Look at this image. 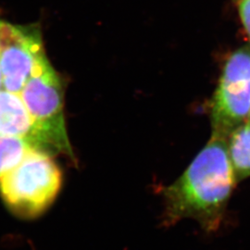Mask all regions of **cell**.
Wrapping results in <instances>:
<instances>
[{"instance_id":"ba28073f","label":"cell","mask_w":250,"mask_h":250,"mask_svg":"<svg viewBox=\"0 0 250 250\" xmlns=\"http://www.w3.org/2000/svg\"><path fill=\"white\" fill-rule=\"evenodd\" d=\"M31 148L34 147L19 137L0 134V176L15 167Z\"/></svg>"},{"instance_id":"9c48e42d","label":"cell","mask_w":250,"mask_h":250,"mask_svg":"<svg viewBox=\"0 0 250 250\" xmlns=\"http://www.w3.org/2000/svg\"><path fill=\"white\" fill-rule=\"evenodd\" d=\"M239 12L244 27L250 36V0H240Z\"/></svg>"},{"instance_id":"3957f363","label":"cell","mask_w":250,"mask_h":250,"mask_svg":"<svg viewBox=\"0 0 250 250\" xmlns=\"http://www.w3.org/2000/svg\"><path fill=\"white\" fill-rule=\"evenodd\" d=\"M19 95L48 152L73 158L63 112L62 82L49 62L32 75Z\"/></svg>"},{"instance_id":"8992f818","label":"cell","mask_w":250,"mask_h":250,"mask_svg":"<svg viewBox=\"0 0 250 250\" xmlns=\"http://www.w3.org/2000/svg\"><path fill=\"white\" fill-rule=\"evenodd\" d=\"M0 134L16 136L50 154L20 95L4 89L0 90Z\"/></svg>"},{"instance_id":"7a4b0ae2","label":"cell","mask_w":250,"mask_h":250,"mask_svg":"<svg viewBox=\"0 0 250 250\" xmlns=\"http://www.w3.org/2000/svg\"><path fill=\"white\" fill-rule=\"evenodd\" d=\"M62 175L50 154L31 148L18 164L0 176V195L9 209L31 219L52 204Z\"/></svg>"},{"instance_id":"30bf717a","label":"cell","mask_w":250,"mask_h":250,"mask_svg":"<svg viewBox=\"0 0 250 250\" xmlns=\"http://www.w3.org/2000/svg\"><path fill=\"white\" fill-rule=\"evenodd\" d=\"M3 89V75H2V69H1V62H0V90Z\"/></svg>"},{"instance_id":"5b68a950","label":"cell","mask_w":250,"mask_h":250,"mask_svg":"<svg viewBox=\"0 0 250 250\" xmlns=\"http://www.w3.org/2000/svg\"><path fill=\"white\" fill-rule=\"evenodd\" d=\"M46 62L38 25H14L0 21L3 89L19 95L27 81Z\"/></svg>"},{"instance_id":"6da1fadb","label":"cell","mask_w":250,"mask_h":250,"mask_svg":"<svg viewBox=\"0 0 250 250\" xmlns=\"http://www.w3.org/2000/svg\"><path fill=\"white\" fill-rule=\"evenodd\" d=\"M235 183L227 140L211 135L183 175L163 192L165 223L192 219L205 231H216Z\"/></svg>"},{"instance_id":"52a82bcc","label":"cell","mask_w":250,"mask_h":250,"mask_svg":"<svg viewBox=\"0 0 250 250\" xmlns=\"http://www.w3.org/2000/svg\"><path fill=\"white\" fill-rule=\"evenodd\" d=\"M227 150L236 182L250 177V119L229 135Z\"/></svg>"},{"instance_id":"277c9868","label":"cell","mask_w":250,"mask_h":250,"mask_svg":"<svg viewBox=\"0 0 250 250\" xmlns=\"http://www.w3.org/2000/svg\"><path fill=\"white\" fill-rule=\"evenodd\" d=\"M250 117V51L241 48L224 65L211 103L212 135L228 139Z\"/></svg>"}]
</instances>
